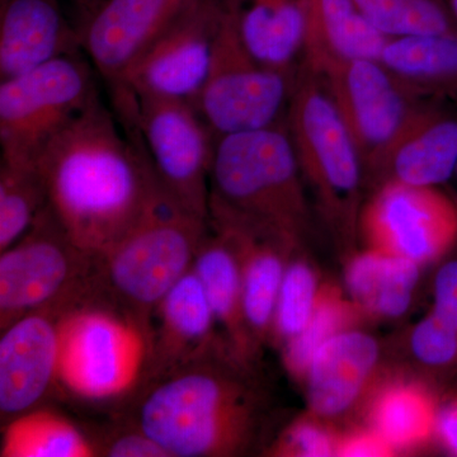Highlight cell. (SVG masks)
Returning a JSON list of instances; mask_svg holds the SVG:
<instances>
[{
    "mask_svg": "<svg viewBox=\"0 0 457 457\" xmlns=\"http://www.w3.org/2000/svg\"><path fill=\"white\" fill-rule=\"evenodd\" d=\"M82 50L60 0H0V79Z\"/></svg>",
    "mask_w": 457,
    "mask_h": 457,
    "instance_id": "18",
    "label": "cell"
},
{
    "mask_svg": "<svg viewBox=\"0 0 457 457\" xmlns=\"http://www.w3.org/2000/svg\"><path fill=\"white\" fill-rule=\"evenodd\" d=\"M120 116L134 128L159 182L189 212L209 220L215 134L196 108L113 87Z\"/></svg>",
    "mask_w": 457,
    "mask_h": 457,
    "instance_id": "7",
    "label": "cell"
},
{
    "mask_svg": "<svg viewBox=\"0 0 457 457\" xmlns=\"http://www.w3.org/2000/svg\"><path fill=\"white\" fill-rule=\"evenodd\" d=\"M337 441L323 427L302 420L290 427L276 444L275 453L281 456L326 457L336 455Z\"/></svg>",
    "mask_w": 457,
    "mask_h": 457,
    "instance_id": "33",
    "label": "cell"
},
{
    "mask_svg": "<svg viewBox=\"0 0 457 457\" xmlns=\"http://www.w3.org/2000/svg\"><path fill=\"white\" fill-rule=\"evenodd\" d=\"M209 227L236 254L242 275L246 323L254 341L269 335L291 245L243 222L210 216Z\"/></svg>",
    "mask_w": 457,
    "mask_h": 457,
    "instance_id": "19",
    "label": "cell"
},
{
    "mask_svg": "<svg viewBox=\"0 0 457 457\" xmlns=\"http://www.w3.org/2000/svg\"><path fill=\"white\" fill-rule=\"evenodd\" d=\"M62 309L29 312L3 328L0 413L16 417L37 407L57 385Z\"/></svg>",
    "mask_w": 457,
    "mask_h": 457,
    "instance_id": "15",
    "label": "cell"
},
{
    "mask_svg": "<svg viewBox=\"0 0 457 457\" xmlns=\"http://www.w3.org/2000/svg\"><path fill=\"white\" fill-rule=\"evenodd\" d=\"M395 450L375 432H354L337 441L336 455L345 457L390 456Z\"/></svg>",
    "mask_w": 457,
    "mask_h": 457,
    "instance_id": "36",
    "label": "cell"
},
{
    "mask_svg": "<svg viewBox=\"0 0 457 457\" xmlns=\"http://www.w3.org/2000/svg\"><path fill=\"white\" fill-rule=\"evenodd\" d=\"M2 457L98 456L95 441L68 418L46 408L18 414L3 429Z\"/></svg>",
    "mask_w": 457,
    "mask_h": 457,
    "instance_id": "26",
    "label": "cell"
},
{
    "mask_svg": "<svg viewBox=\"0 0 457 457\" xmlns=\"http://www.w3.org/2000/svg\"><path fill=\"white\" fill-rule=\"evenodd\" d=\"M222 345L140 385L131 422L170 457H228L253 438L257 400L222 365Z\"/></svg>",
    "mask_w": 457,
    "mask_h": 457,
    "instance_id": "2",
    "label": "cell"
},
{
    "mask_svg": "<svg viewBox=\"0 0 457 457\" xmlns=\"http://www.w3.org/2000/svg\"><path fill=\"white\" fill-rule=\"evenodd\" d=\"M456 170L457 102L426 99L376 176L384 182L437 187Z\"/></svg>",
    "mask_w": 457,
    "mask_h": 457,
    "instance_id": "17",
    "label": "cell"
},
{
    "mask_svg": "<svg viewBox=\"0 0 457 457\" xmlns=\"http://www.w3.org/2000/svg\"><path fill=\"white\" fill-rule=\"evenodd\" d=\"M420 264L371 248L351 262L345 275L357 306L380 317H399L411 305Z\"/></svg>",
    "mask_w": 457,
    "mask_h": 457,
    "instance_id": "25",
    "label": "cell"
},
{
    "mask_svg": "<svg viewBox=\"0 0 457 457\" xmlns=\"http://www.w3.org/2000/svg\"><path fill=\"white\" fill-rule=\"evenodd\" d=\"M216 326L209 297L191 267L153 314L150 359L143 383L222 345L216 341Z\"/></svg>",
    "mask_w": 457,
    "mask_h": 457,
    "instance_id": "16",
    "label": "cell"
},
{
    "mask_svg": "<svg viewBox=\"0 0 457 457\" xmlns=\"http://www.w3.org/2000/svg\"><path fill=\"white\" fill-rule=\"evenodd\" d=\"M149 359V329L96 291L62 312L57 385L75 398L107 402L135 392Z\"/></svg>",
    "mask_w": 457,
    "mask_h": 457,
    "instance_id": "5",
    "label": "cell"
},
{
    "mask_svg": "<svg viewBox=\"0 0 457 457\" xmlns=\"http://www.w3.org/2000/svg\"><path fill=\"white\" fill-rule=\"evenodd\" d=\"M372 337L345 330L314 354L306 370L308 402L319 416H336L350 407L378 362Z\"/></svg>",
    "mask_w": 457,
    "mask_h": 457,
    "instance_id": "21",
    "label": "cell"
},
{
    "mask_svg": "<svg viewBox=\"0 0 457 457\" xmlns=\"http://www.w3.org/2000/svg\"><path fill=\"white\" fill-rule=\"evenodd\" d=\"M302 64L318 71L350 60H380L389 37L361 13L353 0H305Z\"/></svg>",
    "mask_w": 457,
    "mask_h": 457,
    "instance_id": "20",
    "label": "cell"
},
{
    "mask_svg": "<svg viewBox=\"0 0 457 457\" xmlns=\"http://www.w3.org/2000/svg\"><path fill=\"white\" fill-rule=\"evenodd\" d=\"M457 330V261L445 264L435 282V312Z\"/></svg>",
    "mask_w": 457,
    "mask_h": 457,
    "instance_id": "35",
    "label": "cell"
},
{
    "mask_svg": "<svg viewBox=\"0 0 457 457\" xmlns=\"http://www.w3.org/2000/svg\"><path fill=\"white\" fill-rule=\"evenodd\" d=\"M318 291L317 278L308 264L294 262L286 266L270 328L278 339L287 343L303 332L314 312Z\"/></svg>",
    "mask_w": 457,
    "mask_h": 457,
    "instance_id": "31",
    "label": "cell"
},
{
    "mask_svg": "<svg viewBox=\"0 0 457 457\" xmlns=\"http://www.w3.org/2000/svg\"><path fill=\"white\" fill-rule=\"evenodd\" d=\"M370 22L389 38L457 32L441 0H353Z\"/></svg>",
    "mask_w": 457,
    "mask_h": 457,
    "instance_id": "29",
    "label": "cell"
},
{
    "mask_svg": "<svg viewBox=\"0 0 457 457\" xmlns=\"http://www.w3.org/2000/svg\"><path fill=\"white\" fill-rule=\"evenodd\" d=\"M314 73L350 130L365 173L376 176L426 98L411 92L380 60L333 62Z\"/></svg>",
    "mask_w": 457,
    "mask_h": 457,
    "instance_id": "11",
    "label": "cell"
},
{
    "mask_svg": "<svg viewBox=\"0 0 457 457\" xmlns=\"http://www.w3.org/2000/svg\"><path fill=\"white\" fill-rule=\"evenodd\" d=\"M228 0H200L164 29L112 87L194 106L210 65Z\"/></svg>",
    "mask_w": 457,
    "mask_h": 457,
    "instance_id": "12",
    "label": "cell"
},
{
    "mask_svg": "<svg viewBox=\"0 0 457 457\" xmlns=\"http://www.w3.org/2000/svg\"><path fill=\"white\" fill-rule=\"evenodd\" d=\"M437 431L445 446L457 455V402L449 405L438 416Z\"/></svg>",
    "mask_w": 457,
    "mask_h": 457,
    "instance_id": "37",
    "label": "cell"
},
{
    "mask_svg": "<svg viewBox=\"0 0 457 457\" xmlns=\"http://www.w3.org/2000/svg\"><path fill=\"white\" fill-rule=\"evenodd\" d=\"M411 350L427 365H446L457 354V330L432 314L414 329Z\"/></svg>",
    "mask_w": 457,
    "mask_h": 457,
    "instance_id": "32",
    "label": "cell"
},
{
    "mask_svg": "<svg viewBox=\"0 0 457 457\" xmlns=\"http://www.w3.org/2000/svg\"><path fill=\"white\" fill-rule=\"evenodd\" d=\"M455 176L457 177V170H456V174H455Z\"/></svg>",
    "mask_w": 457,
    "mask_h": 457,
    "instance_id": "40",
    "label": "cell"
},
{
    "mask_svg": "<svg viewBox=\"0 0 457 457\" xmlns=\"http://www.w3.org/2000/svg\"><path fill=\"white\" fill-rule=\"evenodd\" d=\"M371 248L427 263L457 240V206L436 187L387 180L361 218Z\"/></svg>",
    "mask_w": 457,
    "mask_h": 457,
    "instance_id": "13",
    "label": "cell"
},
{
    "mask_svg": "<svg viewBox=\"0 0 457 457\" xmlns=\"http://www.w3.org/2000/svg\"><path fill=\"white\" fill-rule=\"evenodd\" d=\"M354 317L353 306L336 288H320L311 320L299 336L286 343L285 362L288 371L297 378H305L314 354L333 337L347 330Z\"/></svg>",
    "mask_w": 457,
    "mask_h": 457,
    "instance_id": "30",
    "label": "cell"
},
{
    "mask_svg": "<svg viewBox=\"0 0 457 457\" xmlns=\"http://www.w3.org/2000/svg\"><path fill=\"white\" fill-rule=\"evenodd\" d=\"M98 456L108 457H170L167 451L152 437L141 431L135 423L120 427L98 442Z\"/></svg>",
    "mask_w": 457,
    "mask_h": 457,
    "instance_id": "34",
    "label": "cell"
},
{
    "mask_svg": "<svg viewBox=\"0 0 457 457\" xmlns=\"http://www.w3.org/2000/svg\"><path fill=\"white\" fill-rule=\"evenodd\" d=\"M209 216L251 225L291 245L302 237L309 210L286 120L215 137Z\"/></svg>",
    "mask_w": 457,
    "mask_h": 457,
    "instance_id": "3",
    "label": "cell"
},
{
    "mask_svg": "<svg viewBox=\"0 0 457 457\" xmlns=\"http://www.w3.org/2000/svg\"><path fill=\"white\" fill-rule=\"evenodd\" d=\"M96 257L68 237L47 204L0 252V329L41 309L71 308L96 290Z\"/></svg>",
    "mask_w": 457,
    "mask_h": 457,
    "instance_id": "6",
    "label": "cell"
},
{
    "mask_svg": "<svg viewBox=\"0 0 457 457\" xmlns=\"http://www.w3.org/2000/svg\"><path fill=\"white\" fill-rule=\"evenodd\" d=\"M380 62L420 97L457 102V32L389 38Z\"/></svg>",
    "mask_w": 457,
    "mask_h": 457,
    "instance_id": "23",
    "label": "cell"
},
{
    "mask_svg": "<svg viewBox=\"0 0 457 457\" xmlns=\"http://www.w3.org/2000/svg\"><path fill=\"white\" fill-rule=\"evenodd\" d=\"M209 231L201 218L158 185L139 220L96 257V291L152 327L156 306L194 264Z\"/></svg>",
    "mask_w": 457,
    "mask_h": 457,
    "instance_id": "4",
    "label": "cell"
},
{
    "mask_svg": "<svg viewBox=\"0 0 457 457\" xmlns=\"http://www.w3.org/2000/svg\"><path fill=\"white\" fill-rule=\"evenodd\" d=\"M47 206L36 164L2 161L0 165V252L25 236Z\"/></svg>",
    "mask_w": 457,
    "mask_h": 457,
    "instance_id": "28",
    "label": "cell"
},
{
    "mask_svg": "<svg viewBox=\"0 0 457 457\" xmlns=\"http://www.w3.org/2000/svg\"><path fill=\"white\" fill-rule=\"evenodd\" d=\"M296 71H276L249 53L228 0L209 74L194 107L215 137L278 125L286 120L282 116L287 112Z\"/></svg>",
    "mask_w": 457,
    "mask_h": 457,
    "instance_id": "9",
    "label": "cell"
},
{
    "mask_svg": "<svg viewBox=\"0 0 457 457\" xmlns=\"http://www.w3.org/2000/svg\"><path fill=\"white\" fill-rule=\"evenodd\" d=\"M74 2L75 4H78L80 8L84 9V12H86L84 14L87 16V14H89L90 12L93 11V9L97 7L99 3H101V0H74Z\"/></svg>",
    "mask_w": 457,
    "mask_h": 457,
    "instance_id": "38",
    "label": "cell"
},
{
    "mask_svg": "<svg viewBox=\"0 0 457 457\" xmlns=\"http://www.w3.org/2000/svg\"><path fill=\"white\" fill-rule=\"evenodd\" d=\"M97 99L89 66L78 54L2 80V161L35 164L57 132Z\"/></svg>",
    "mask_w": 457,
    "mask_h": 457,
    "instance_id": "10",
    "label": "cell"
},
{
    "mask_svg": "<svg viewBox=\"0 0 457 457\" xmlns=\"http://www.w3.org/2000/svg\"><path fill=\"white\" fill-rule=\"evenodd\" d=\"M246 49L276 71L295 73L306 36L305 0H231Z\"/></svg>",
    "mask_w": 457,
    "mask_h": 457,
    "instance_id": "22",
    "label": "cell"
},
{
    "mask_svg": "<svg viewBox=\"0 0 457 457\" xmlns=\"http://www.w3.org/2000/svg\"><path fill=\"white\" fill-rule=\"evenodd\" d=\"M35 164L51 212L92 257L139 220L158 185L139 137H122L99 99L57 132Z\"/></svg>",
    "mask_w": 457,
    "mask_h": 457,
    "instance_id": "1",
    "label": "cell"
},
{
    "mask_svg": "<svg viewBox=\"0 0 457 457\" xmlns=\"http://www.w3.org/2000/svg\"><path fill=\"white\" fill-rule=\"evenodd\" d=\"M444 3L445 8L447 9L451 18L457 26V0H441Z\"/></svg>",
    "mask_w": 457,
    "mask_h": 457,
    "instance_id": "39",
    "label": "cell"
},
{
    "mask_svg": "<svg viewBox=\"0 0 457 457\" xmlns=\"http://www.w3.org/2000/svg\"><path fill=\"white\" fill-rule=\"evenodd\" d=\"M300 170L330 215L350 220L365 176L362 159L326 84L300 62L286 112Z\"/></svg>",
    "mask_w": 457,
    "mask_h": 457,
    "instance_id": "8",
    "label": "cell"
},
{
    "mask_svg": "<svg viewBox=\"0 0 457 457\" xmlns=\"http://www.w3.org/2000/svg\"><path fill=\"white\" fill-rule=\"evenodd\" d=\"M200 0H101L79 29L82 50L111 84L168 26Z\"/></svg>",
    "mask_w": 457,
    "mask_h": 457,
    "instance_id": "14",
    "label": "cell"
},
{
    "mask_svg": "<svg viewBox=\"0 0 457 457\" xmlns=\"http://www.w3.org/2000/svg\"><path fill=\"white\" fill-rule=\"evenodd\" d=\"M192 267L206 291L216 324L224 332L230 354L237 360L248 356L254 339L246 323L242 275L236 254L228 243L210 228Z\"/></svg>",
    "mask_w": 457,
    "mask_h": 457,
    "instance_id": "24",
    "label": "cell"
},
{
    "mask_svg": "<svg viewBox=\"0 0 457 457\" xmlns=\"http://www.w3.org/2000/svg\"><path fill=\"white\" fill-rule=\"evenodd\" d=\"M372 429L394 450H407L428 440L437 429L432 396L416 384L390 385L372 403Z\"/></svg>",
    "mask_w": 457,
    "mask_h": 457,
    "instance_id": "27",
    "label": "cell"
}]
</instances>
